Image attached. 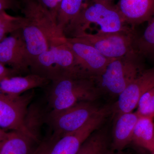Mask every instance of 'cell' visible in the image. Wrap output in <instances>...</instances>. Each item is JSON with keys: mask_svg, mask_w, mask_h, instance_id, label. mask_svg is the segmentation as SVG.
<instances>
[{"mask_svg": "<svg viewBox=\"0 0 154 154\" xmlns=\"http://www.w3.org/2000/svg\"><path fill=\"white\" fill-rule=\"evenodd\" d=\"M112 130V146L113 151L120 152L132 142L133 134L139 116L136 112L115 115Z\"/></svg>", "mask_w": 154, "mask_h": 154, "instance_id": "15", "label": "cell"}, {"mask_svg": "<svg viewBox=\"0 0 154 154\" xmlns=\"http://www.w3.org/2000/svg\"><path fill=\"white\" fill-rule=\"evenodd\" d=\"M35 140L19 131H12L0 146V154H32V144Z\"/></svg>", "mask_w": 154, "mask_h": 154, "instance_id": "16", "label": "cell"}, {"mask_svg": "<svg viewBox=\"0 0 154 154\" xmlns=\"http://www.w3.org/2000/svg\"><path fill=\"white\" fill-rule=\"evenodd\" d=\"M142 59L136 51L112 59L102 74L95 78L101 93L113 96H119L144 70Z\"/></svg>", "mask_w": 154, "mask_h": 154, "instance_id": "5", "label": "cell"}, {"mask_svg": "<svg viewBox=\"0 0 154 154\" xmlns=\"http://www.w3.org/2000/svg\"><path fill=\"white\" fill-rule=\"evenodd\" d=\"M111 106L102 107L79 129L62 137L53 146L49 154H76L94 131L101 127L111 113Z\"/></svg>", "mask_w": 154, "mask_h": 154, "instance_id": "9", "label": "cell"}, {"mask_svg": "<svg viewBox=\"0 0 154 154\" xmlns=\"http://www.w3.org/2000/svg\"><path fill=\"white\" fill-rule=\"evenodd\" d=\"M92 25L99 27L97 32L112 33L132 29L126 26L116 6L111 3L92 0L70 22L64 30L67 38H75Z\"/></svg>", "mask_w": 154, "mask_h": 154, "instance_id": "3", "label": "cell"}, {"mask_svg": "<svg viewBox=\"0 0 154 154\" xmlns=\"http://www.w3.org/2000/svg\"><path fill=\"white\" fill-rule=\"evenodd\" d=\"M65 41L73 53L80 70L89 76L95 78L100 75L112 60L105 57L91 45L78 38L65 37Z\"/></svg>", "mask_w": 154, "mask_h": 154, "instance_id": "10", "label": "cell"}, {"mask_svg": "<svg viewBox=\"0 0 154 154\" xmlns=\"http://www.w3.org/2000/svg\"><path fill=\"white\" fill-rule=\"evenodd\" d=\"M32 97V93H25L16 97L0 94V128L19 131L37 140L25 119Z\"/></svg>", "mask_w": 154, "mask_h": 154, "instance_id": "8", "label": "cell"}, {"mask_svg": "<svg viewBox=\"0 0 154 154\" xmlns=\"http://www.w3.org/2000/svg\"><path fill=\"white\" fill-rule=\"evenodd\" d=\"M154 87V67L143 71L118 96L117 101L111 105L114 115L131 112L137 107L139 101L146 91Z\"/></svg>", "mask_w": 154, "mask_h": 154, "instance_id": "12", "label": "cell"}, {"mask_svg": "<svg viewBox=\"0 0 154 154\" xmlns=\"http://www.w3.org/2000/svg\"><path fill=\"white\" fill-rule=\"evenodd\" d=\"M54 143L51 140L42 143L32 154H49Z\"/></svg>", "mask_w": 154, "mask_h": 154, "instance_id": "25", "label": "cell"}, {"mask_svg": "<svg viewBox=\"0 0 154 154\" xmlns=\"http://www.w3.org/2000/svg\"><path fill=\"white\" fill-rule=\"evenodd\" d=\"M109 143L107 127L99 128L84 142L76 154H106Z\"/></svg>", "mask_w": 154, "mask_h": 154, "instance_id": "18", "label": "cell"}, {"mask_svg": "<svg viewBox=\"0 0 154 154\" xmlns=\"http://www.w3.org/2000/svg\"><path fill=\"white\" fill-rule=\"evenodd\" d=\"M30 58L22 30H17L0 42V62L19 74H30Z\"/></svg>", "mask_w": 154, "mask_h": 154, "instance_id": "11", "label": "cell"}, {"mask_svg": "<svg viewBox=\"0 0 154 154\" xmlns=\"http://www.w3.org/2000/svg\"><path fill=\"white\" fill-rule=\"evenodd\" d=\"M116 6L125 24L132 27L148 22L154 15V0H119Z\"/></svg>", "mask_w": 154, "mask_h": 154, "instance_id": "13", "label": "cell"}, {"mask_svg": "<svg viewBox=\"0 0 154 154\" xmlns=\"http://www.w3.org/2000/svg\"><path fill=\"white\" fill-rule=\"evenodd\" d=\"M65 38L30 61V74L51 82L72 75L84 74L77 65L74 54L67 45Z\"/></svg>", "mask_w": 154, "mask_h": 154, "instance_id": "4", "label": "cell"}, {"mask_svg": "<svg viewBox=\"0 0 154 154\" xmlns=\"http://www.w3.org/2000/svg\"><path fill=\"white\" fill-rule=\"evenodd\" d=\"M22 6L19 0H0V11L12 10H21Z\"/></svg>", "mask_w": 154, "mask_h": 154, "instance_id": "24", "label": "cell"}, {"mask_svg": "<svg viewBox=\"0 0 154 154\" xmlns=\"http://www.w3.org/2000/svg\"><path fill=\"white\" fill-rule=\"evenodd\" d=\"M152 154H154V153H152Z\"/></svg>", "mask_w": 154, "mask_h": 154, "instance_id": "31", "label": "cell"}, {"mask_svg": "<svg viewBox=\"0 0 154 154\" xmlns=\"http://www.w3.org/2000/svg\"><path fill=\"white\" fill-rule=\"evenodd\" d=\"M115 152H110L108 151L107 152L106 154H122L121 153V151L118 152V151H115Z\"/></svg>", "mask_w": 154, "mask_h": 154, "instance_id": "29", "label": "cell"}, {"mask_svg": "<svg viewBox=\"0 0 154 154\" xmlns=\"http://www.w3.org/2000/svg\"><path fill=\"white\" fill-rule=\"evenodd\" d=\"M19 74L18 72L11 68H7L5 65L0 62V79L5 77L17 75Z\"/></svg>", "mask_w": 154, "mask_h": 154, "instance_id": "26", "label": "cell"}, {"mask_svg": "<svg viewBox=\"0 0 154 154\" xmlns=\"http://www.w3.org/2000/svg\"><path fill=\"white\" fill-rule=\"evenodd\" d=\"M134 48L143 58L154 60V15L148 22L143 35L136 38Z\"/></svg>", "mask_w": 154, "mask_h": 154, "instance_id": "20", "label": "cell"}, {"mask_svg": "<svg viewBox=\"0 0 154 154\" xmlns=\"http://www.w3.org/2000/svg\"><path fill=\"white\" fill-rule=\"evenodd\" d=\"M95 1H101V2H105L111 3L112 0H95Z\"/></svg>", "mask_w": 154, "mask_h": 154, "instance_id": "30", "label": "cell"}, {"mask_svg": "<svg viewBox=\"0 0 154 154\" xmlns=\"http://www.w3.org/2000/svg\"><path fill=\"white\" fill-rule=\"evenodd\" d=\"M154 119L139 117L133 134L132 142L151 153L154 152Z\"/></svg>", "mask_w": 154, "mask_h": 154, "instance_id": "17", "label": "cell"}, {"mask_svg": "<svg viewBox=\"0 0 154 154\" xmlns=\"http://www.w3.org/2000/svg\"><path fill=\"white\" fill-rule=\"evenodd\" d=\"M137 37L132 28L112 33L85 32L75 38L91 45L107 58L113 59L135 51L134 43Z\"/></svg>", "mask_w": 154, "mask_h": 154, "instance_id": "7", "label": "cell"}, {"mask_svg": "<svg viewBox=\"0 0 154 154\" xmlns=\"http://www.w3.org/2000/svg\"><path fill=\"white\" fill-rule=\"evenodd\" d=\"M25 22L23 17H14L5 11H0V42L8 34L21 30Z\"/></svg>", "mask_w": 154, "mask_h": 154, "instance_id": "21", "label": "cell"}, {"mask_svg": "<svg viewBox=\"0 0 154 154\" xmlns=\"http://www.w3.org/2000/svg\"><path fill=\"white\" fill-rule=\"evenodd\" d=\"M101 92L95 78L76 74L51 82L48 94L50 112L69 108L79 102H94Z\"/></svg>", "mask_w": 154, "mask_h": 154, "instance_id": "2", "label": "cell"}, {"mask_svg": "<svg viewBox=\"0 0 154 154\" xmlns=\"http://www.w3.org/2000/svg\"><path fill=\"white\" fill-rule=\"evenodd\" d=\"M30 1V0H19V2H20V4H21V6H22H22L24 5L28 2V1Z\"/></svg>", "mask_w": 154, "mask_h": 154, "instance_id": "28", "label": "cell"}, {"mask_svg": "<svg viewBox=\"0 0 154 154\" xmlns=\"http://www.w3.org/2000/svg\"><path fill=\"white\" fill-rule=\"evenodd\" d=\"M50 83L47 79L33 74L5 77L0 79V94L16 97L32 89L48 85Z\"/></svg>", "mask_w": 154, "mask_h": 154, "instance_id": "14", "label": "cell"}, {"mask_svg": "<svg viewBox=\"0 0 154 154\" xmlns=\"http://www.w3.org/2000/svg\"><path fill=\"white\" fill-rule=\"evenodd\" d=\"M7 134L8 132H5L4 130L0 128V146L3 141L5 139Z\"/></svg>", "mask_w": 154, "mask_h": 154, "instance_id": "27", "label": "cell"}, {"mask_svg": "<svg viewBox=\"0 0 154 154\" xmlns=\"http://www.w3.org/2000/svg\"><path fill=\"white\" fill-rule=\"evenodd\" d=\"M137 107L136 112L139 117L154 119V87L141 96Z\"/></svg>", "mask_w": 154, "mask_h": 154, "instance_id": "22", "label": "cell"}, {"mask_svg": "<svg viewBox=\"0 0 154 154\" xmlns=\"http://www.w3.org/2000/svg\"><path fill=\"white\" fill-rule=\"evenodd\" d=\"M42 7L49 11L57 21L59 11L63 0H36Z\"/></svg>", "mask_w": 154, "mask_h": 154, "instance_id": "23", "label": "cell"}, {"mask_svg": "<svg viewBox=\"0 0 154 154\" xmlns=\"http://www.w3.org/2000/svg\"><path fill=\"white\" fill-rule=\"evenodd\" d=\"M101 108L94 102H82L65 110L50 112L46 120L53 131L51 139L55 143L65 135L79 129Z\"/></svg>", "mask_w": 154, "mask_h": 154, "instance_id": "6", "label": "cell"}, {"mask_svg": "<svg viewBox=\"0 0 154 154\" xmlns=\"http://www.w3.org/2000/svg\"><path fill=\"white\" fill-rule=\"evenodd\" d=\"M92 0H63L59 11L57 24L60 30L63 33L70 22Z\"/></svg>", "mask_w": 154, "mask_h": 154, "instance_id": "19", "label": "cell"}, {"mask_svg": "<svg viewBox=\"0 0 154 154\" xmlns=\"http://www.w3.org/2000/svg\"><path fill=\"white\" fill-rule=\"evenodd\" d=\"M21 11L25 19L21 30L30 61L63 41L65 36L57 21L36 0L25 3Z\"/></svg>", "mask_w": 154, "mask_h": 154, "instance_id": "1", "label": "cell"}]
</instances>
